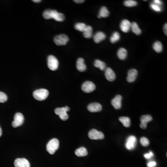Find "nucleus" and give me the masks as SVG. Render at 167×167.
I'll use <instances>...</instances> for the list:
<instances>
[{"label": "nucleus", "mask_w": 167, "mask_h": 167, "mask_svg": "<svg viewBox=\"0 0 167 167\" xmlns=\"http://www.w3.org/2000/svg\"><path fill=\"white\" fill-rule=\"evenodd\" d=\"M43 17L45 19L48 20L54 19L57 21H63L65 20V15L62 13H60L55 10L46 9L43 14Z\"/></svg>", "instance_id": "f257e3e1"}, {"label": "nucleus", "mask_w": 167, "mask_h": 167, "mask_svg": "<svg viewBox=\"0 0 167 167\" xmlns=\"http://www.w3.org/2000/svg\"><path fill=\"white\" fill-rule=\"evenodd\" d=\"M59 147V141L57 139L51 140L46 145V150L49 153L53 155Z\"/></svg>", "instance_id": "f03ea898"}, {"label": "nucleus", "mask_w": 167, "mask_h": 167, "mask_svg": "<svg viewBox=\"0 0 167 167\" xmlns=\"http://www.w3.org/2000/svg\"><path fill=\"white\" fill-rule=\"evenodd\" d=\"M48 95L49 91L45 89L36 90L33 93L34 98L38 101H43L46 99Z\"/></svg>", "instance_id": "7ed1b4c3"}, {"label": "nucleus", "mask_w": 167, "mask_h": 167, "mask_svg": "<svg viewBox=\"0 0 167 167\" xmlns=\"http://www.w3.org/2000/svg\"><path fill=\"white\" fill-rule=\"evenodd\" d=\"M70 111V108L66 106L65 107L57 108L55 109L54 112L56 115H59L60 119L63 121H66L69 118L67 112Z\"/></svg>", "instance_id": "20e7f679"}, {"label": "nucleus", "mask_w": 167, "mask_h": 167, "mask_svg": "<svg viewBox=\"0 0 167 167\" xmlns=\"http://www.w3.org/2000/svg\"><path fill=\"white\" fill-rule=\"evenodd\" d=\"M59 61L55 56L50 55L48 58V66L49 68L52 71H55L59 67Z\"/></svg>", "instance_id": "39448f33"}, {"label": "nucleus", "mask_w": 167, "mask_h": 167, "mask_svg": "<svg viewBox=\"0 0 167 167\" xmlns=\"http://www.w3.org/2000/svg\"><path fill=\"white\" fill-rule=\"evenodd\" d=\"M69 41V38L65 34L57 35L54 38V42L57 46H64L67 44Z\"/></svg>", "instance_id": "423d86ee"}, {"label": "nucleus", "mask_w": 167, "mask_h": 167, "mask_svg": "<svg viewBox=\"0 0 167 167\" xmlns=\"http://www.w3.org/2000/svg\"><path fill=\"white\" fill-rule=\"evenodd\" d=\"M24 118L23 115L21 113H16L14 117V120L12 123L14 128H17L21 126L24 123Z\"/></svg>", "instance_id": "0eeeda50"}, {"label": "nucleus", "mask_w": 167, "mask_h": 167, "mask_svg": "<svg viewBox=\"0 0 167 167\" xmlns=\"http://www.w3.org/2000/svg\"><path fill=\"white\" fill-rule=\"evenodd\" d=\"M82 90L85 93H90L95 90L96 86L95 84L91 81H86L83 84Z\"/></svg>", "instance_id": "6e6552de"}, {"label": "nucleus", "mask_w": 167, "mask_h": 167, "mask_svg": "<svg viewBox=\"0 0 167 167\" xmlns=\"http://www.w3.org/2000/svg\"><path fill=\"white\" fill-rule=\"evenodd\" d=\"M89 137L91 139L99 140L104 139V135L102 132L97 131L95 129H92L88 133Z\"/></svg>", "instance_id": "1a4fd4ad"}, {"label": "nucleus", "mask_w": 167, "mask_h": 167, "mask_svg": "<svg viewBox=\"0 0 167 167\" xmlns=\"http://www.w3.org/2000/svg\"><path fill=\"white\" fill-rule=\"evenodd\" d=\"M137 143V139L135 136H131L128 138L126 141V148L129 150H132L134 149Z\"/></svg>", "instance_id": "9d476101"}, {"label": "nucleus", "mask_w": 167, "mask_h": 167, "mask_svg": "<svg viewBox=\"0 0 167 167\" xmlns=\"http://www.w3.org/2000/svg\"><path fill=\"white\" fill-rule=\"evenodd\" d=\"M15 167H30V163L25 158H17L15 161Z\"/></svg>", "instance_id": "9b49d317"}, {"label": "nucleus", "mask_w": 167, "mask_h": 167, "mask_svg": "<svg viewBox=\"0 0 167 167\" xmlns=\"http://www.w3.org/2000/svg\"><path fill=\"white\" fill-rule=\"evenodd\" d=\"M152 120V117L150 115H143L140 118V121H141V123L140 125V127L143 129H146L148 123L150 122Z\"/></svg>", "instance_id": "f8f14e48"}, {"label": "nucleus", "mask_w": 167, "mask_h": 167, "mask_svg": "<svg viewBox=\"0 0 167 167\" xmlns=\"http://www.w3.org/2000/svg\"><path fill=\"white\" fill-rule=\"evenodd\" d=\"M138 72L135 69H132L129 71L127 77V81L129 83L133 82L137 77Z\"/></svg>", "instance_id": "ddd939ff"}, {"label": "nucleus", "mask_w": 167, "mask_h": 167, "mask_svg": "<svg viewBox=\"0 0 167 167\" xmlns=\"http://www.w3.org/2000/svg\"><path fill=\"white\" fill-rule=\"evenodd\" d=\"M122 97L121 95H117L111 101V105L114 108L117 110L121 108L122 106Z\"/></svg>", "instance_id": "4468645a"}, {"label": "nucleus", "mask_w": 167, "mask_h": 167, "mask_svg": "<svg viewBox=\"0 0 167 167\" xmlns=\"http://www.w3.org/2000/svg\"><path fill=\"white\" fill-rule=\"evenodd\" d=\"M89 111L91 112H99L102 109V106L98 103H93L88 105L87 107Z\"/></svg>", "instance_id": "2eb2a0df"}, {"label": "nucleus", "mask_w": 167, "mask_h": 167, "mask_svg": "<svg viewBox=\"0 0 167 167\" xmlns=\"http://www.w3.org/2000/svg\"><path fill=\"white\" fill-rule=\"evenodd\" d=\"M131 23L128 20H123L120 24V29L124 32H128L131 28Z\"/></svg>", "instance_id": "dca6fc26"}, {"label": "nucleus", "mask_w": 167, "mask_h": 167, "mask_svg": "<svg viewBox=\"0 0 167 167\" xmlns=\"http://www.w3.org/2000/svg\"><path fill=\"white\" fill-rule=\"evenodd\" d=\"M105 76L109 81H113L116 79V74L111 68H107L105 72Z\"/></svg>", "instance_id": "f3484780"}, {"label": "nucleus", "mask_w": 167, "mask_h": 167, "mask_svg": "<svg viewBox=\"0 0 167 167\" xmlns=\"http://www.w3.org/2000/svg\"><path fill=\"white\" fill-rule=\"evenodd\" d=\"M76 66L78 70L81 72H85L86 70V66L85 64V60L83 58H80L77 61Z\"/></svg>", "instance_id": "a211bd4d"}, {"label": "nucleus", "mask_w": 167, "mask_h": 167, "mask_svg": "<svg viewBox=\"0 0 167 167\" xmlns=\"http://www.w3.org/2000/svg\"><path fill=\"white\" fill-rule=\"evenodd\" d=\"M106 38V35L102 32H98L94 35V41L96 43H99L101 41L105 40Z\"/></svg>", "instance_id": "6ab92c4d"}, {"label": "nucleus", "mask_w": 167, "mask_h": 167, "mask_svg": "<svg viewBox=\"0 0 167 167\" xmlns=\"http://www.w3.org/2000/svg\"><path fill=\"white\" fill-rule=\"evenodd\" d=\"M75 153L76 156L79 157L85 156L87 155V150L85 147L80 148L75 150Z\"/></svg>", "instance_id": "aec40b11"}, {"label": "nucleus", "mask_w": 167, "mask_h": 167, "mask_svg": "<svg viewBox=\"0 0 167 167\" xmlns=\"http://www.w3.org/2000/svg\"><path fill=\"white\" fill-rule=\"evenodd\" d=\"M83 36L87 39H89L92 36V28L90 26H87L86 28L83 32Z\"/></svg>", "instance_id": "412c9836"}, {"label": "nucleus", "mask_w": 167, "mask_h": 167, "mask_svg": "<svg viewBox=\"0 0 167 167\" xmlns=\"http://www.w3.org/2000/svg\"><path fill=\"white\" fill-rule=\"evenodd\" d=\"M117 55L119 59L122 60H125L127 56V52L125 49L121 48L117 52Z\"/></svg>", "instance_id": "4be33fe9"}, {"label": "nucleus", "mask_w": 167, "mask_h": 167, "mask_svg": "<svg viewBox=\"0 0 167 167\" xmlns=\"http://www.w3.org/2000/svg\"><path fill=\"white\" fill-rule=\"evenodd\" d=\"M119 120L120 122L122 123L123 124V126L125 127H129L131 125V120L129 117H120Z\"/></svg>", "instance_id": "5701e85b"}, {"label": "nucleus", "mask_w": 167, "mask_h": 167, "mask_svg": "<svg viewBox=\"0 0 167 167\" xmlns=\"http://www.w3.org/2000/svg\"><path fill=\"white\" fill-rule=\"evenodd\" d=\"M131 28L132 32L136 34V35H139L142 32L141 29L139 28L137 23L134 22L131 23Z\"/></svg>", "instance_id": "b1692460"}, {"label": "nucleus", "mask_w": 167, "mask_h": 167, "mask_svg": "<svg viewBox=\"0 0 167 167\" xmlns=\"http://www.w3.org/2000/svg\"><path fill=\"white\" fill-rule=\"evenodd\" d=\"M94 66L96 68H99L102 71H103L106 68V64L103 61L97 60L94 62Z\"/></svg>", "instance_id": "393cba45"}, {"label": "nucleus", "mask_w": 167, "mask_h": 167, "mask_svg": "<svg viewBox=\"0 0 167 167\" xmlns=\"http://www.w3.org/2000/svg\"><path fill=\"white\" fill-rule=\"evenodd\" d=\"M109 14L110 13L108 10L107 8H106L105 7H103L100 10L99 16H100L101 17L106 18L109 15Z\"/></svg>", "instance_id": "a878e982"}, {"label": "nucleus", "mask_w": 167, "mask_h": 167, "mask_svg": "<svg viewBox=\"0 0 167 167\" xmlns=\"http://www.w3.org/2000/svg\"><path fill=\"white\" fill-rule=\"evenodd\" d=\"M153 48L154 50L158 53H160L162 51V44L160 41H156V42L154 43L153 46Z\"/></svg>", "instance_id": "bb28decb"}, {"label": "nucleus", "mask_w": 167, "mask_h": 167, "mask_svg": "<svg viewBox=\"0 0 167 167\" xmlns=\"http://www.w3.org/2000/svg\"><path fill=\"white\" fill-rule=\"evenodd\" d=\"M120 39V36L119 34L117 32H114L110 38V41L112 43H114L119 41Z\"/></svg>", "instance_id": "cd10ccee"}, {"label": "nucleus", "mask_w": 167, "mask_h": 167, "mask_svg": "<svg viewBox=\"0 0 167 167\" xmlns=\"http://www.w3.org/2000/svg\"><path fill=\"white\" fill-rule=\"evenodd\" d=\"M86 24L85 23H76L75 25V28L78 31H79L80 32L84 31L85 29L86 28Z\"/></svg>", "instance_id": "c85d7f7f"}, {"label": "nucleus", "mask_w": 167, "mask_h": 167, "mask_svg": "<svg viewBox=\"0 0 167 167\" xmlns=\"http://www.w3.org/2000/svg\"><path fill=\"white\" fill-rule=\"evenodd\" d=\"M123 4L125 6L127 7H133L136 6L137 5V3L135 1L127 0V1H125Z\"/></svg>", "instance_id": "c756f323"}, {"label": "nucleus", "mask_w": 167, "mask_h": 167, "mask_svg": "<svg viewBox=\"0 0 167 167\" xmlns=\"http://www.w3.org/2000/svg\"><path fill=\"white\" fill-rule=\"evenodd\" d=\"M140 142H141V144L142 145V146L144 147H147L148 146V145L150 144V142L146 137H142L140 139Z\"/></svg>", "instance_id": "7c9ffc66"}, {"label": "nucleus", "mask_w": 167, "mask_h": 167, "mask_svg": "<svg viewBox=\"0 0 167 167\" xmlns=\"http://www.w3.org/2000/svg\"><path fill=\"white\" fill-rule=\"evenodd\" d=\"M8 100V97L4 92L0 91V103H5Z\"/></svg>", "instance_id": "2f4dec72"}, {"label": "nucleus", "mask_w": 167, "mask_h": 167, "mask_svg": "<svg viewBox=\"0 0 167 167\" xmlns=\"http://www.w3.org/2000/svg\"><path fill=\"white\" fill-rule=\"evenodd\" d=\"M150 7H151V8H152L154 10H155L156 11L160 12L161 11V8L159 6L155 4L154 3H152V4L150 5Z\"/></svg>", "instance_id": "473e14b6"}, {"label": "nucleus", "mask_w": 167, "mask_h": 167, "mask_svg": "<svg viewBox=\"0 0 167 167\" xmlns=\"http://www.w3.org/2000/svg\"><path fill=\"white\" fill-rule=\"evenodd\" d=\"M144 157H145L146 159H150L153 156V152H151V151H150V152H149V153L145 154H144Z\"/></svg>", "instance_id": "72a5a7b5"}, {"label": "nucleus", "mask_w": 167, "mask_h": 167, "mask_svg": "<svg viewBox=\"0 0 167 167\" xmlns=\"http://www.w3.org/2000/svg\"><path fill=\"white\" fill-rule=\"evenodd\" d=\"M156 166V163L154 161H151L147 164L148 167H155Z\"/></svg>", "instance_id": "f704fd0d"}, {"label": "nucleus", "mask_w": 167, "mask_h": 167, "mask_svg": "<svg viewBox=\"0 0 167 167\" xmlns=\"http://www.w3.org/2000/svg\"><path fill=\"white\" fill-rule=\"evenodd\" d=\"M154 2V3H155V4L158 5L159 6H161V5H162V2H161L160 1H159V0H155Z\"/></svg>", "instance_id": "c9c22d12"}, {"label": "nucleus", "mask_w": 167, "mask_h": 167, "mask_svg": "<svg viewBox=\"0 0 167 167\" xmlns=\"http://www.w3.org/2000/svg\"><path fill=\"white\" fill-rule=\"evenodd\" d=\"M167 23L165 24L164 27H163V30H164V34H165V35H167Z\"/></svg>", "instance_id": "e433bc0d"}, {"label": "nucleus", "mask_w": 167, "mask_h": 167, "mask_svg": "<svg viewBox=\"0 0 167 167\" xmlns=\"http://www.w3.org/2000/svg\"><path fill=\"white\" fill-rule=\"evenodd\" d=\"M74 1L77 3H83L85 1H84V0H75V1Z\"/></svg>", "instance_id": "4c0bfd02"}, {"label": "nucleus", "mask_w": 167, "mask_h": 167, "mask_svg": "<svg viewBox=\"0 0 167 167\" xmlns=\"http://www.w3.org/2000/svg\"><path fill=\"white\" fill-rule=\"evenodd\" d=\"M32 1H34V3H40V2H41V0H33Z\"/></svg>", "instance_id": "58836bf2"}, {"label": "nucleus", "mask_w": 167, "mask_h": 167, "mask_svg": "<svg viewBox=\"0 0 167 167\" xmlns=\"http://www.w3.org/2000/svg\"><path fill=\"white\" fill-rule=\"evenodd\" d=\"M1 135H2V130H1V127L0 126V137H1Z\"/></svg>", "instance_id": "ea45409f"}]
</instances>
